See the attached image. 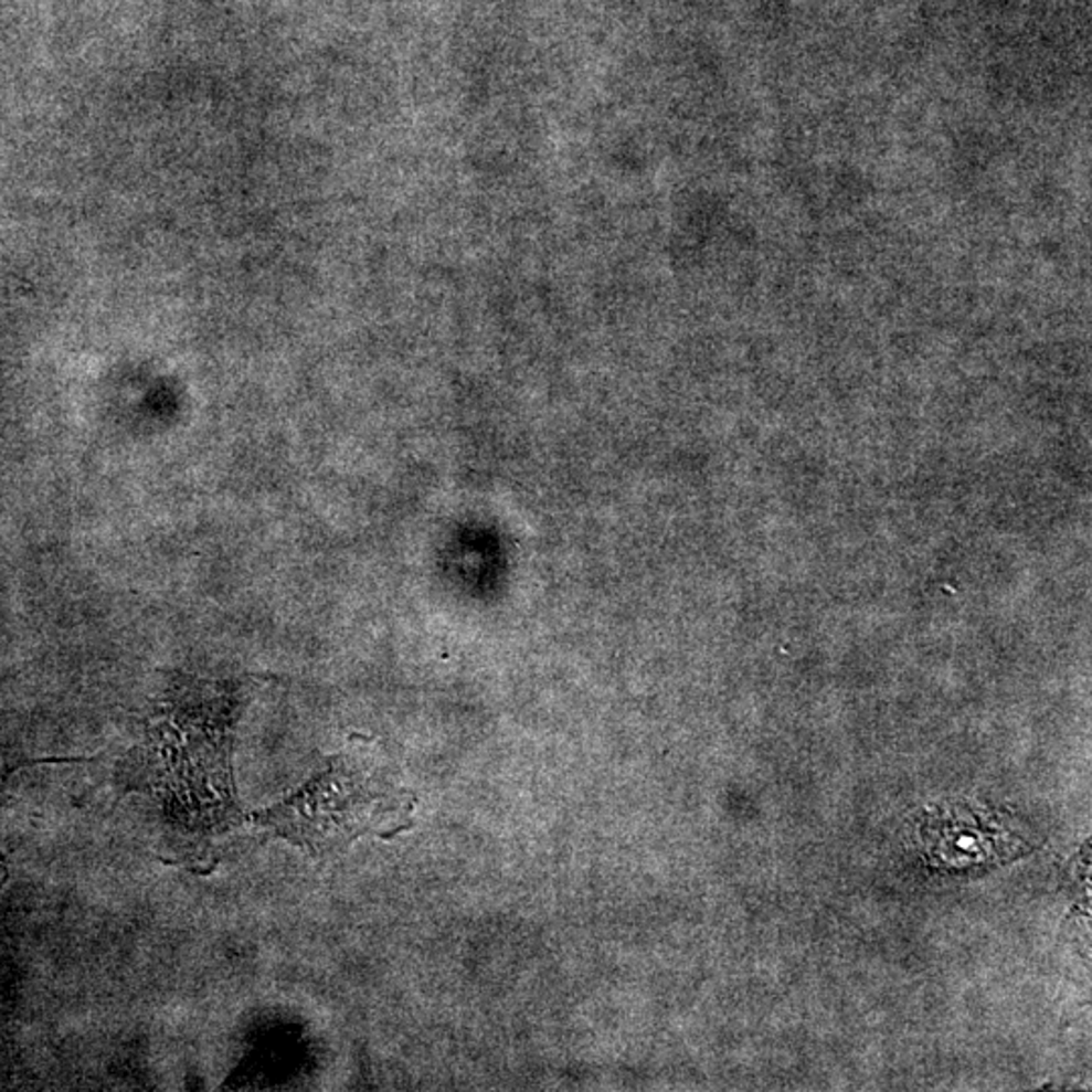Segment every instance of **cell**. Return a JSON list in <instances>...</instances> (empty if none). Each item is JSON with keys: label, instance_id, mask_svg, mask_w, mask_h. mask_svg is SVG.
Returning a JSON list of instances; mask_svg holds the SVG:
<instances>
[{"label": "cell", "instance_id": "cell-1", "mask_svg": "<svg viewBox=\"0 0 1092 1092\" xmlns=\"http://www.w3.org/2000/svg\"><path fill=\"white\" fill-rule=\"evenodd\" d=\"M415 802L383 755L362 741L330 756L325 771L252 819L312 856H330L364 836L395 838L413 826Z\"/></svg>", "mask_w": 1092, "mask_h": 1092}]
</instances>
